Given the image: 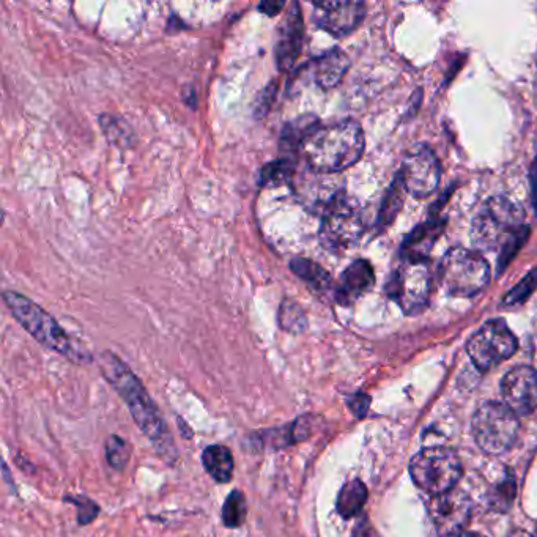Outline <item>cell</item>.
Instances as JSON below:
<instances>
[{
	"mask_svg": "<svg viewBox=\"0 0 537 537\" xmlns=\"http://www.w3.org/2000/svg\"><path fill=\"white\" fill-rule=\"evenodd\" d=\"M98 366L101 375L122 397L136 426L152 441L156 454L163 459V462L174 465L178 460V451L171 429L167 426L166 419L161 415L155 400L141 382V378L134 374L131 367L123 363L119 356L109 350L101 353Z\"/></svg>",
	"mask_w": 537,
	"mask_h": 537,
	"instance_id": "obj_1",
	"label": "cell"
},
{
	"mask_svg": "<svg viewBox=\"0 0 537 537\" xmlns=\"http://www.w3.org/2000/svg\"><path fill=\"white\" fill-rule=\"evenodd\" d=\"M525 212L506 197L487 200L471 226V238L481 251L500 249L498 271L503 273L515 254L530 237V229L523 224Z\"/></svg>",
	"mask_w": 537,
	"mask_h": 537,
	"instance_id": "obj_2",
	"label": "cell"
},
{
	"mask_svg": "<svg viewBox=\"0 0 537 537\" xmlns=\"http://www.w3.org/2000/svg\"><path fill=\"white\" fill-rule=\"evenodd\" d=\"M364 133L353 120L319 126L303 145L309 169L320 174L336 175L352 167L363 156Z\"/></svg>",
	"mask_w": 537,
	"mask_h": 537,
	"instance_id": "obj_3",
	"label": "cell"
},
{
	"mask_svg": "<svg viewBox=\"0 0 537 537\" xmlns=\"http://www.w3.org/2000/svg\"><path fill=\"white\" fill-rule=\"evenodd\" d=\"M4 301L16 322L23 326L38 344L65 356L67 360L76 364H86L92 361L90 353L76 347L59 322L35 301L13 290H5Z\"/></svg>",
	"mask_w": 537,
	"mask_h": 537,
	"instance_id": "obj_4",
	"label": "cell"
},
{
	"mask_svg": "<svg viewBox=\"0 0 537 537\" xmlns=\"http://www.w3.org/2000/svg\"><path fill=\"white\" fill-rule=\"evenodd\" d=\"M440 279L452 297H473L489 284V263L479 252L454 248L441 260Z\"/></svg>",
	"mask_w": 537,
	"mask_h": 537,
	"instance_id": "obj_5",
	"label": "cell"
},
{
	"mask_svg": "<svg viewBox=\"0 0 537 537\" xmlns=\"http://www.w3.org/2000/svg\"><path fill=\"white\" fill-rule=\"evenodd\" d=\"M410 473L419 489L438 497L456 487L462 476V463L456 451L432 446L413 457Z\"/></svg>",
	"mask_w": 537,
	"mask_h": 537,
	"instance_id": "obj_6",
	"label": "cell"
},
{
	"mask_svg": "<svg viewBox=\"0 0 537 537\" xmlns=\"http://www.w3.org/2000/svg\"><path fill=\"white\" fill-rule=\"evenodd\" d=\"M519 418L500 402H486L473 416V435L482 451L498 456L508 451L519 437Z\"/></svg>",
	"mask_w": 537,
	"mask_h": 537,
	"instance_id": "obj_7",
	"label": "cell"
},
{
	"mask_svg": "<svg viewBox=\"0 0 537 537\" xmlns=\"http://www.w3.org/2000/svg\"><path fill=\"white\" fill-rule=\"evenodd\" d=\"M432 273L427 260L407 262L397 268L389 282V297L394 298L407 315L423 312L429 304Z\"/></svg>",
	"mask_w": 537,
	"mask_h": 537,
	"instance_id": "obj_8",
	"label": "cell"
},
{
	"mask_svg": "<svg viewBox=\"0 0 537 537\" xmlns=\"http://www.w3.org/2000/svg\"><path fill=\"white\" fill-rule=\"evenodd\" d=\"M515 339L504 320H490L468 341L467 352L479 371L487 372L517 352Z\"/></svg>",
	"mask_w": 537,
	"mask_h": 537,
	"instance_id": "obj_9",
	"label": "cell"
},
{
	"mask_svg": "<svg viewBox=\"0 0 537 537\" xmlns=\"http://www.w3.org/2000/svg\"><path fill=\"white\" fill-rule=\"evenodd\" d=\"M363 234V218L360 212L347 202V197L323 216L320 241L330 251L338 252L350 248Z\"/></svg>",
	"mask_w": 537,
	"mask_h": 537,
	"instance_id": "obj_10",
	"label": "cell"
},
{
	"mask_svg": "<svg viewBox=\"0 0 537 537\" xmlns=\"http://www.w3.org/2000/svg\"><path fill=\"white\" fill-rule=\"evenodd\" d=\"M440 177V161L429 147H418L408 153L399 172V178L407 193L415 197H426L434 193L440 183Z\"/></svg>",
	"mask_w": 537,
	"mask_h": 537,
	"instance_id": "obj_11",
	"label": "cell"
},
{
	"mask_svg": "<svg viewBox=\"0 0 537 537\" xmlns=\"http://www.w3.org/2000/svg\"><path fill=\"white\" fill-rule=\"evenodd\" d=\"M295 194L301 204L315 215L325 216L334 205L345 199L344 188L331 174H320L309 169L301 178L293 180Z\"/></svg>",
	"mask_w": 537,
	"mask_h": 537,
	"instance_id": "obj_12",
	"label": "cell"
},
{
	"mask_svg": "<svg viewBox=\"0 0 537 537\" xmlns=\"http://www.w3.org/2000/svg\"><path fill=\"white\" fill-rule=\"evenodd\" d=\"M312 427H314V416H298L297 419H293L292 423L284 424V426L251 432L243 440V449L251 454H262V452L290 448L301 441L308 440L312 434Z\"/></svg>",
	"mask_w": 537,
	"mask_h": 537,
	"instance_id": "obj_13",
	"label": "cell"
},
{
	"mask_svg": "<svg viewBox=\"0 0 537 537\" xmlns=\"http://www.w3.org/2000/svg\"><path fill=\"white\" fill-rule=\"evenodd\" d=\"M429 514L440 533L459 536L470 520L471 500L460 490L452 489L432 498Z\"/></svg>",
	"mask_w": 537,
	"mask_h": 537,
	"instance_id": "obj_14",
	"label": "cell"
},
{
	"mask_svg": "<svg viewBox=\"0 0 537 537\" xmlns=\"http://www.w3.org/2000/svg\"><path fill=\"white\" fill-rule=\"evenodd\" d=\"M504 404L515 415H530L537 408V372L530 366H517L501 382Z\"/></svg>",
	"mask_w": 537,
	"mask_h": 537,
	"instance_id": "obj_15",
	"label": "cell"
},
{
	"mask_svg": "<svg viewBox=\"0 0 537 537\" xmlns=\"http://www.w3.org/2000/svg\"><path fill=\"white\" fill-rule=\"evenodd\" d=\"M314 7L317 26L338 38L352 34L366 16L363 2H317Z\"/></svg>",
	"mask_w": 537,
	"mask_h": 537,
	"instance_id": "obj_16",
	"label": "cell"
},
{
	"mask_svg": "<svg viewBox=\"0 0 537 537\" xmlns=\"http://www.w3.org/2000/svg\"><path fill=\"white\" fill-rule=\"evenodd\" d=\"M303 37V13H301L300 4L292 2L278 30L275 52L279 70L290 71V68L295 65L300 57Z\"/></svg>",
	"mask_w": 537,
	"mask_h": 537,
	"instance_id": "obj_17",
	"label": "cell"
},
{
	"mask_svg": "<svg viewBox=\"0 0 537 537\" xmlns=\"http://www.w3.org/2000/svg\"><path fill=\"white\" fill-rule=\"evenodd\" d=\"M374 268L367 260H356L342 273L341 281L336 287V301L341 306H352L364 293L374 286Z\"/></svg>",
	"mask_w": 537,
	"mask_h": 537,
	"instance_id": "obj_18",
	"label": "cell"
},
{
	"mask_svg": "<svg viewBox=\"0 0 537 537\" xmlns=\"http://www.w3.org/2000/svg\"><path fill=\"white\" fill-rule=\"evenodd\" d=\"M350 59L342 49H331L322 56L309 62L312 79L320 89H333L338 86L349 70Z\"/></svg>",
	"mask_w": 537,
	"mask_h": 537,
	"instance_id": "obj_19",
	"label": "cell"
},
{
	"mask_svg": "<svg viewBox=\"0 0 537 537\" xmlns=\"http://www.w3.org/2000/svg\"><path fill=\"white\" fill-rule=\"evenodd\" d=\"M443 219H430L427 223L416 227L412 234L405 238L404 245L400 249V256L407 262H419L427 260L430 251L434 248L440 235L445 230Z\"/></svg>",
	"mask_w": 537,
	"mask_h": 537,
	"instance_id": "obj_20",
	"label": "cell"
},
{
	"mask_svg": "<svg viewBox=\"0 0 537 537\" xmlns=\"http://www.w3.org/2000/svg\"><path fill=\"white\" fill-rule=\"evenodd\" d=\"M202 465L213 481L227 484L234 478L235 459L230 448L224 445H208L202 452Z\"/></svg>",
	"mask_w": 537,
	"mask_h": 537,
	"instance_id": "obj_21",
	"label": "cell"
},
{
	"mask_svg": "<svg viewBox=\"0 0 537 537\" xmlns=\"http://www.w3.org/2000/svg\"><path fill=\"white\" fill-rule=\"evenodd\" d=\"M367 501V489L360 479H353L347 482L339 492L338 501H336V509L342 519L349 520L356 517L363 511L364 504Z\"/></svg>",
	"mask_w": 537,
	"mask_h": 537,
	"instance_id": "obj_22",
	"label": "cell"
},
{
	"mask_svg": "<svg viewBox=\"0 0 537 537\" xmlns=\"http://www.w3.org/2000/svg\"><path fill=\"white\" fill-rule=\"evenodd\" d=\"M317 128H319V120L315 119L314 115L298 117L284 126L281 134L282 147L290 150V153H295V150L300 147L303 149L304 142Z\"/></svg>",
	"mask_w": 537,
	"mask_h": 537,
	"instance_id": "obj_23",
	"label": "cell"
},
{
	"mask_svg": "<svg viewBox=\"0 0 537 537\" xmlns=\"http://www.w3.org/2000/svg\"><path fill=\"white\" fill-rule=\"evenodd\" d=\"M289 267L301 281L309 284L312 289L326 290L331 286L330 273L314 260L295 257V259L290 260Z\"/></svg>",
	"mask_w": 537,
	"mask_h": 537,
	"instance_id": "obj_24",
	"label": "cell"
},
{
	"mask_svg": "<svg viewBox=\"0 0 537 537\" xmlns=\"http://www.w3.org/2000/svg\"><path fill=\"white\" fill-rule=\"evenodd\" d=\"M101 130H103L104 136L108 138L111 144L120 149H128L134 144L136 138H134V131L131 128L130 123L122 119L120 115L103 114L100 115Z\"/></svg>",
	"mask_w": 537,
	"mask_h": 537,
	"instance_id": "obj_25",
	"label": "cell"
},
{
	"mask_svg": "<svg viewBox=\"0 0 537 537\" xmlns=\"http://www.w3.org/2000/svg\"><path fill=\"white\" fill-rule=\"evenodd\" d=\"M405 193H407V189H405L404 183L397 175L393 185L388 189V193L383 199L380 213H378V227L380 229H386V227L393 224L394 219L397 218L400 210L404 207Z\"/></svg>",
	"mask_w": 537,
	"mask_h": 537,
	"instance_id": "obj_26",
	"label": "cell"
},
{
	"mask_svg": "<svg viewBox=\"0 0 537 537\" xmlns=\"http://www.w3.org/2000/svg\"><path fill=\"white\" fill-rule=\"evenodd\" d=\"M297 177V160L292 158H282L263 166L260 172V185L276 186L290 183Z\"/></svg>",
	"mask_w": 537,
	"mask_h": 537,
	"instance_id": "obj_27",
	"label": "cell"
},
{
	"mask_svg": "<svg viewBox=\"0 0 537 537\" xmlns=\"http://www.w3.org/2000/svg\"><path fill=\"white\" fill-rule=\"evenodd\" d=\"M221 517H223L224 526L230 530L245 525L246 517H248V501H246L245 493L238 489L232 490L224 501Z\"/></svg>",
	"mask_w": 537,
	"mask_h": 537,
	"instance_id": "obj_28",
	"label": "cell"
},
{
	"mask_svg": "<svg viewBox=\"0 0 537 537\" xmlns=\"http://www.w3.org/2000/svg\"><path fill=\"white\" fill-rule=\"evenodd\" d=\"M278 323L287 333L301 334L308 328V317L297 301L284 300L279 306Z\"/></svg>",
	"mask_w": 537,
	"mask_h": 537,
	"instance_id": "obj_29",
	"label": "cell"
},
{
	"mask_svg": "<svg viewBox=\"0 0 537 537\" xmlns=\"http://www.w3.org/2000/svg\"><path fill=\"white\" fill-rule=\"evenodd\" d=\"M131 454H133V448L125 438L115 434L109 435L106 440V460H108L109 467L122 473L130 463Z\"/></svg>",
	"mask_w": 537,
	"mask_h": 537,
	"instance_id": "obj_30",
	"label": "cell"
},
{
	"mask_svg": "<svg viewBox=\"0 0 537 537\" xmlns=\"http://www.w3.org/2000/svg\"><path fill=\"white\" fill-rule=\"evenodd\" d=\"M537 289V268L531 270L522 281L509 290L508 295L504 297L503 306H515V304L525 303Z\"/></svg>",
	"mask_w": 537,
	"mask_h": 537,
	"instance_id": "obj_31",
	"label": "cell"
},
{
	"mask_svg": "<svg viewBox=\"0 0 537 537\" xmlns=\"http://www.w3.org/2000/svg\"><path fill=\"white\" fill-rule=\"evenodd\" d=\"M63 501L76 506V509H78V523L81 526L90 525L100 515L101 508L92 498L84 497V495H65Z\"/></svg>",
	"mask_w": 537,
	"mask_h": 537,
	"instance_id": "obj_32",
	"label": "cell"
},
{
	"mask_svg": "<svg viewBox=\"0 0 537 537\" xmlns=\"http://www.w3.org/2000/svg\"><path fill=\"white\" fill-rule=\"evenodd\" d=\"M515 495V481L514 476L508 475V478L498 484L493 490L492 497H490V503L493 508L500 509L501 512L506 511L512 504Z\"/></svg>",
	"mask_w": 537,
	"mask_h": 537,
	"instance_id": "obj_33",
	"label": "cell"
},
{
	"mask_svg": "<svg viewBox=\"0 0 537 537\" xmlns=\"http://www.w3.org/2000/svg\"><path fill=\"white\" fill-rule=\"evenodd\" d=\"M347 404H349L353 415H355L356 418L361 419L366 416L367 410H369V405H371V399H369V396H366V394L358 393L355 394V396L350 397V399L347 400Z\"/></svg>",
	"mask_w": 537,
	"mask_h": 537,
	"instance_id": "obj_34",
	"label": "cell"
},
{
	"mask_svg": "<svg viewBox=\"0 0 537 537\" xmlns=\"http://www.w3.org/2000/svg\"><path fill=\"white\" fill-rule=\"evenodd\" d=\"M353 537H380V534L375 531L374 526L367 519L361 520L356 525L355 531H353Z\"/></svg>",
	"mask_w": 537,
	"mask_h": 537,
	"instance_id": "obj_35",
	"label": "cell"
},
{
	"mask_svg": "<svg viewBox=\"0 0 537 537\" xmlns=\"http://www.w3.org/2000/svg\"><path fill=\"white\" fill-rule=\"evenodd\" d=\"M286 7V2H262L259 5V10L265 15L276 16L278 13H281L282 8Z\"/></svg>",
	"mask_w": 537,
	"mask_h": 537,
	"instance_id": "obj_36",
	"label": "cell"
},
{
	"mask_svg": "<svg viewBox=\"0 0 537 537\" xmlns=\"http://www.w3.org/2000/svg\"><path fill=\"white\" fill-rule=\"evenodd\" d=\"M531 194H533L534 210L537 212V156L534 158L533 166H531Z\"/></svg>",
	"mask_w": 537,
	"mask_h": 537,
	"instance_id": "obj_37",
	"label": "cell"
},
{
	"mask_svg": "<svg viewBox=\"0 0 537 537\" xmlns=\"http://www.w3.org/2000/svg\"><path fill=\"white\" fill-rule=\"evenodd\" d=\"M508 537H533L530 533H526V531H514V533L509 534Z\"/></svg>",
	"mask_w": 537,
	"mask_h": 537,
	"instance_id": "obj_38",
	"label": "cell"
},
{
	"mask_svg": "<svg viewBox=\"0 0 537 537\" xmlns=\"http://www.w3.org/2000/svg\"><path fill=\"white\" fill-rule=\"evenodd\" d=\"M457 537H486V536H482V534H478V533H460L459 536Z\"/></svg>",
	"mask_w": 537,
	"mask_h": 537,
	"instance_id": "obj_39",
	"label": "cell"
}]
</instances>
